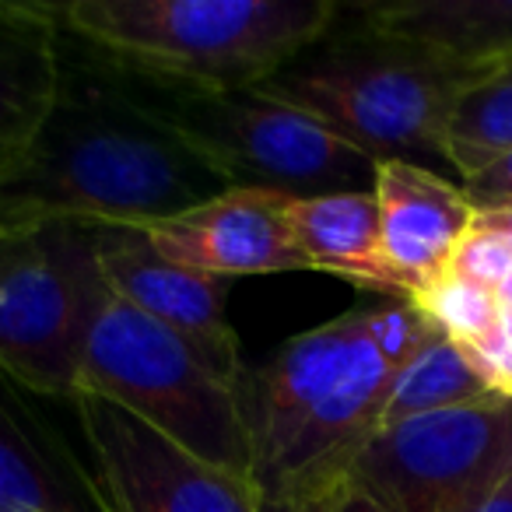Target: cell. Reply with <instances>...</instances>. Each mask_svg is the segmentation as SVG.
<instances>
[{
	"label": "cell",
	"mask_w": 512,
	"mask_h": 512,
	"mask_svg": "<svg viewBox=\"0 0 512 512\" xmlns=\"http://www.w3.org/2000/svg\"><path fill=\"white\" fill-rule=\"evenodd\" d=\"M60 29L176 92H249L334 32V0H71Z\"/></svg>",
	"instance_id": "cell-2"
},
{
	"label": "cell",
	"mask_w": 512,
	"mask_h": 512,
	"mask_svg": "<svg viewBox=\"0 0 512 512\" xmlns=\"http://www.w3.org/2000/svg\"><path fill=\"white\" fill-rule=\"evenodd\" d=\"M288 232L309 271L334 274L365 292L404 302L379 242V207L372 190L320 193L288 200Z\"/></svg>",
	"instance_id": "cell-14"
},
{
	"label": "cell",
	"mask_w": 512,
	"mask_h": 512,
	"mask_svg": "<svg viewBox=\"0 0 512 512\" xmlns=\"http://www.w3.org/2000/svg\"><path fill=\"white\" fill-rule=\"evenodd\" d=\"M95 264L109 292L183 334L232 383H239L246 365L239 355V337L228 323L232 281L211 278L162 256L141 228H95Z\"/></svg>",
	"instance_id": "cell-9"
},
{
	"label": "cell",
	"mask_w": 512,
	"mask_h": 512,
	"mask_svg": "<svg viewBox=\"0 0 512 512\" xmlns=\"http://www.w3.org/2000/svg\"><path fill=\"white\" fill-rule=\"evenodd\" d=\"M474 218L481 221V225L495 228V232H502L512 239V207H505V211H477Z\"/></svg>",
	"instance_id": "cell-25"
},
{
	"label": "cell",
	"mask_w": 512,
	"mask_h": 512,
	"mask_svg": "<svg viewBox=\"0 0 512 512\" xmlns=\"http://www.w3.org/2000/svg\"><path fill=\"white\" fill-rule=\"evenodd\" d=\"M446 274L470 281V285H481L488 292H498V285L512 274V239L474 218V225L467 228L453 260H449Z\"/></svg>",
	"instance_id": "cell-20"
},
{
	"label": "cell",
	"mask_w": 512,
	"mask_h": 512,
	"mask_svg": "<svg viewBox=\"0 0 512 512\" xmlns=\"http://www.w3.org/2000/svg\"><path fill=\"white\" fill-rule=\"evenodd\" d=\"M495 295H498V306L509 309V313H512V274L502 281V285H498V292H495Z\"/></svg>",
	"instance_id": "cell-26"
},
{
	"label": "cell",
	"mask_w": 512,
	"mask_h": 512,
	"mask_svg": "<svg viewBox=\"0 0 512 512\" xmlns=\"http://www.w3.org/2000/svg\"><path fill=\"white\" fill-rule=\"evenodd\" d=\"M467 512H512V467L491 491H484Z\"/></svg>",
	"instance_id": "cell-24"
},
{
	"label": "cell",
	"mask_w": 512,
	"mask_h": 512,
	"mask_svg": "<svg viewBox=\"0 0 512 512\" xmlns=\"http://www.w3.org/2000/svg\"><path fill=\"white\" fill-rule=\"evenodd\" d=\"M148 106L225 190L320 197L376 183V162L260 88L221 95L165 88Z\"/></svg>",
	"instance_id": "cell-5"
},
{
	"label": "cell",
	"mask_w": 512,
	"mask_h": 512,
	"mask_svg": "<svg viewBox=\"0 0 512 512\" xmlns=\"http://www.w3.org/2000/svg\"><path fill=\"white\" fill-rule=\"evenodd\" d=\"M481 74V67L358 25L337 39L330 32L260 92L306 113L369 162L428 169V162L446 165L453 102Z\"/></svg>",
	"instance_id": "cell-3"
},
{
	"label": "cell",
	"mask_w": 512,
	"mask_h": 512,
	"mask_svg": "<svg viewBox=\"0 0 512 512\" xmlns=\"http://www.w3.org/2000/svg\"><path fill=\"white\" fill-rule=\"evenodd\" d=\"M78 393L106 397L211 467L253 477L239 383L193 341L127 306L106 285L81 351Z\"/></svg>",
	"instance_id": "cell-4"
},
{
	"label": "cell",
	"mask_w": 512,
	"mask_h": 512,
	"mask_svg": "<svg viewBox=\"0 0 512 512\" xmlns=\"http://www.w3.org/2000/svg\"><path fill=\"white\" fill-rule=\"evenodd\" d=\"M334 495H295V498H260V512H330Z\"/></svg>",
	"instance_id": "cell-22"
},
{
	"label": "cell",
	"mask_w": 512,
	"mask_h": 512,
	"mask_svg": "<svg viewBox=\"0 0 512 512\" xmlns=\"http://www.w3.org/2000/svg\"><path fill=\"white\" fill-rule=\"evenodd\" d=\"M0 512H102L92 484L74 481L0 397Z\"/></svg>",
	"instance_id": "cell-16"
},
{
	"label": "cell",
	"mask_w": 512,
	"mask_h": 512,
	"mask_svg": "<svg viewBox=\"0 0 512 512\" xmlns=\"http://www.w3.org/2000/svg\"><path fill=\"white\" fill-rule=\"evenodd\" d=\"M414 309H421L428 323L449 341H456L463 351H474L488 344L502 327V306L498 295L481 285H470L453 274H442L435 285H428L418 299H411Z\"/></svg>",
	"instance_id": "cell-19"
},
{
	"label": "cell",
	"mask_w": 512,
	"mask_h": 512,
	"mask_svg": "<svg viewBox=\"0 0 512 512\" xmlns=\"http://www.w3.org/2000/svg\"><path fill=\"white\" fill-rule=\"evenodd\" d=\"M288 200L271 190H225L141 232L162 256L221 281L309 271L288 232Z\"/></svg>",
	"instance_id": "cell-10"
},
{
	"label": "cell",
	"mask_w": 512,
	"mask_h": 512,
	"mask_svg": "<svg viewBox=\"0 0 512 512\" xmlns=\"http://www.w3.org/2000/svg\"><path fill=\"white\" fill-rule=\"evenodd\" d=\"M372 193L386 271L400 299L411 302L449 271V260L477 211L460 183L414 162L376 165Z\"/></svg>",
	"instance_id": "cell-12"
},
{
	"label": "cell",
	"mask_w": 512,
	"mask_h": 512,
	"mask_svg": "<svg viewBox=\"0 0 512 512\" xmlns=\"http://www.w3.org/2000/svg\"><path fill=\"white\" fill-rule=\"evenodd\" d=\"M509 467L512 397H488L379 428L348 481L386 512H467Z\"/></svg>",
	"instance_id": "cell-7"
},
{
	"label": "cell",
	"mask_w": 512,
	"mask_h": 512,
	"mask_svg": "<svg viewBox=\"0 0 512 512\" xmlns=\"http://www.w3.org/2000/svg\"><path fill=\"white\" fill-rule=\"evenodd\" d=\"M330 512H386V509L369 495V491L358 488L355 481H344L341 488L334 491V505H330Z\"/></svg>",
	"instance_id": "cell-23"
},
{
	"label": "cell",
	"mask_w": 512,
	"mask_h": 512,
	"mask_svg": "<svg viewBox=\"0 0 512 512\" xmlns=\"http://www.w3.org/2000/svg\"><path fill=\"white\" fill-rule=\"evenodd\" d=\"M11 246H15V242H11V239H0V271H4V264H8Z\"/></svg>",
	"instance_id": "cell-27"
},
{
	"label": "cell",
	"mask_w": 512,
	"mask_h": 512,
	"mask_svg": "<svg viewBox=\"0 0 512 512\" xmlns=\"http://www.w3.org/2000/svg\"><path fill=\"white\" fill-rule=\"evenodd\" d=\"M102 292L95 228L18 239L0 271V372L43 397H78V369Z\"/></svg>",
	"instance_id": "cell-6"
},
{
	"label": "cell",
	"mask_w": 512,
	"mask_h": 512,
	"mask_svg": "<svg viewBox=\"0 0 512 512\" xmlns=\"http://www.w3.org/2000/svg\"><path fill=\"white\" fill-rule=\"evenodd\" d=\"M53 4L0 0V169L32 144L64 85Z\"/></svg>",
	"instance_id": "cell-13"
},
{
	"label": "cell",
	"mask_w": 512,
	"mask_h": 512,
	"mask_svg": "<svg viewBox=\"0 0 512 512\" xmlns=\"http://www.w3.org/2000/svg\"><path fill=\"white\" fill-rule=\"evenodd\" d=\"M488 397H498V393L474 369L467 351L435 330L393 376L390 400H386L379 428L400 425V421L421 418V414L449 411V407H467Z\"/></svg>",
	"instance_id": "cell-17"
},
{
	"label": "cell",
	"mask_w": 512,
	"mask_h": 512,
	"mask_svg": "<svg viewBox=\"0 0 512 512\" xmlns=\"http://www.w3.org/2000/svg\"><path fill=\"white\" fill-rule=\"evenodd\" d=\"M386 306L348 309L313 330H302L260 365H246L239 379V407L249 432V449L278 439L302 411L334 390L362 355L379 341Z\"/></svg>",
	"instance_id": "cell-11"
},
{
	"label": "cell",
	"mask_w": 512,
	"mask_h": 512,
	"mask_svg": "<svg viewBox=\"0 0 512 512\" xmlns=\"http://www.w3.org/2000/svg\"><path fill=\"white\" fill-rule=\"evenodd\" d=\"M225 186L141 99L64 71L32 144L0 169V239L57 225L151 228Z\"/></svg>",
	"instance_id": "cell-1"
},
{
	"label": "cell",
	"mask_w": 512,
	"mask_h": 512,
	"mask_svg": "<svg viewBox=\"0 0 512 512\" xmlns=\"http://www.w3.org/2000/svg\"><path fill=\"white\" fill-rule=\"evenodd\" d=\"M369 32L425 46L467 67L512 60V0H393L362 11Z\"/></svg>",
	"instance_id": "cell-15"
},
{
	"label": "cell",
	"mask_w": 512,
	"mask_h": 512,
	"mask_svg": "<svg viewBox=\"0 0 512 512\" xmlns=\"http://www.w3.org/2000/svg\"><path fill=\"white\" fill-rule=\"evenodd\" d=\"M463 193L474 204V211H505L512 207V151L481 169L477 176L463 179Z\"/></svg>",
	"instance_id": "cell-21"
},
{
	"label": "cell",
	"mask_w": 512,
	"mask_h": 512,
	"mask_svg": "<svg viewBox=\"0 0 512 512\" xmlns=\"http://www.w3.org/2000/svg\"><path fill=\"white\" fill-rule=\"evenodd\" d=\"M512 151V60L484 71L453 102L446 127V165L460 183Z\"/></svg>",
	"instance_id": "cell-18"
},
{
	"label": "cell",
	"mask_w": 512,
	"mask_h": 512,
	"mask_svg": "<svg viewBox=\"0 0 512 512\" xmlns=\"http://www.w3.org/2000/svg\"><path fill=\"white\" fill-rule=\"evenodd\" d=\"M102 512H260L253 477L211 467L95 393L71 400Z\"/></svg>",
	"instance_id": "cell-8"
}]
</instances>
